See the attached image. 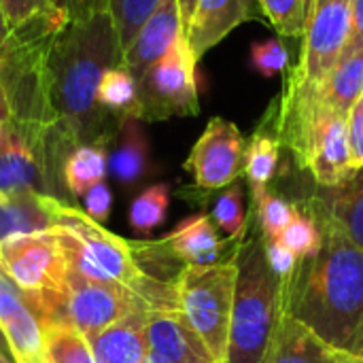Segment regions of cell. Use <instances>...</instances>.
<instances>
[{
    "label": "cell",
    "mask_w": 363,
    "mask_h": 363,
    "mask_svg": "<svg viewBox=\"0 0 363 363\" xmlns=\"http://www.w3.org/2000/svg\"><path fill=\"white\" fill-rule=\"evenodd\" d=\"M323 245L281 281L283 313L330 347L363 359V251L319 223Z\"/></svg>",
    "instance_id": "1"
},
{
    "label": "cell",
    "mask_w": 363,
    "mask_h": 363,
    "mask_svg": "<svg viewBox=\"0 0 363 363\" xmlns=\"http://www.w3.org/2000/svg\"><path fill=\"white\" fill-rule=\"evenodd\" d=\"M123 51L108 11L70 21L47 55L49 102L60 130L74 147L108 143L119 123L98 102L104 72L121 66Z\"/></svg>",
    "instance_id": "2"
},
{
    "label": "cell",
    "mask_w": 363,
    "mask_h": 363,
    "mask_svg": "<svg viewBox=\"0 0 363 363\" xmlns=\"http://www.w3.org/2000/svg\"><path fill=\"white\" fill-rule=\"evenodd\" d=\"M53 232L62 240L72 272L89 281L128 287L153 311L179 308L174 283L147 274L136 257L134 242L108 232L85 211L57 200Z\"/></svg>",
    "instance_id": "3"
},
{
    "label": "cell",
    "mask_w": 363,
    "mask_h": 363,
    "mask_svg": "<svg viewBox=\"0 0 363 363\" xmlns=\"http://www.w3.org/2000/svg\"><path fill=\"white\" fill-rule=\"evenodd\" d=\"M353 6L355 0H311L300 57L296 66H289L283 91L268 111L274 125L296 119L321 98L328 77L349 43Z\"/></svg>",
    "instance_id": "4"
},
{
    "label": "cell",
    "mask_w": 363,
    "mask_h": 363,
    "mask_svg": "<svg viewBox=\"0 0 363 363\" xmlns=\"http://www.w3.org/2000/svg\"><path fill=\"white\" fill-rule=\"evenodd\" d=\"M234 259L238 277L225 363H262L283 313L281 279L268 264L264 236L242 240Z\"/></svg>",
    "instance_id": "5"
},
{
    "label": "cell",
    "mask_w": 363,
    "mask_h": 363,
    "mask_svg": "<svg viewBox=\"0 0 363 363\" xmlns=\"http://www.w3.org/2000/svg\"><path fill=\"white\" fill-rule=\"evenodd\" d=\"M66 23H45L11 32L0 57V87L9 106V119L23 125H55L49 102L47 55Z\"/></svg>",
    "instance_id": "6"
},
{
    "label": "cell",
    "mask_w": 363,
    "mask_h": 363,
    "mask_svg": "<svg viewBox=\"0 0 363 363\" xmlns=\"http://www.w3.org/2000/svg\"><path fill=\"white\" fill-rule=\"evenodd\" d=\"M0 268L28 298L38 323L60 321L70 268L53 230L0 240Z\"/></svg>",
    "instance_id": "7"
},
{
    "label": "cell",
    "mask_w": 363,
    "mask_h": 363,
    "mask_svg": "<svg viewBox=\"0 0 363 363\" xmlns=\"http://www.w3.org/2000/svg\"><path fill=\"white\" fill-rule=\"evenodd\" d=\"M272 130L281 147L291 151L298 166L308 170L319 187H336L353 177L347 117L321 98L296 119L272 125Z\"/></svg>",
    "instance_id": "8"
},
{
    "label": "cell",
    "mask_w": 363,
    "mask_h": 363,
    "mask_svg": "<svg viewBox=\"0 0 363 363\" xmlns=\"http://www.w3.org/2000/svg\"><path fill=\"white\" fill-rule=\"evenodd\" d=\"M236 277L238 266L232 257L206 266H183L174 281L179 311L217 363L228 362Z\"/></svg>",
    "instance_id": "9"
},
{
    "label": "cell",
    "mask_w": 363,
    "mask_h": 363,
    "mask_svg": "<svg viewBox=\"0 0 363 363\" xmlns=\"http://www.w3.org/2000/svg\"><path fill=\"white\" fill-rule=\"evenodd\" d=\"M196 55L181 34L170 51L160 57L138 81L140 121H164L170 117L198 115Z\"/></svg>",
    "instance_id": "10"
},
{
    "label": "cell",
    "mask_w": 363,
    "mask_h": 363,
    "mask_svg": "<svg viewBox=\"0 0 363 363\" xmlns=\"http://www.w3.org/2000/svg\"><path fill=\"white\" fill-rule=\"evenodd\" d=\"M149 308L151 306L128 287L89 281L68 270L60 321L70 323L74 330L87 336L102 332L138 311Z\"/></svg>",
    "instance_id": "11"
},
{
    "label": "cell",
    "mask_w": 363,
    "mask_h": 363,
    "mask_svg": "<svg viewBox=\"0 0 363 363\" xmlns=\"http://www.w3.org/2000/svg\"><path fill=\"white\" fill-rule=\"evenodd\" d=\"M247 145L249 140H245L236 123L213 117L191 147L183 168L200 189L215 191L230 187L245 172Z\"/></svg>",
    "instance_id": "12"
},
{
    "label": "cell",
    "mask_w": 363,
    "mask_h": 363,
    "mask_svg": "<svg viewBox=\"0 0 363 363\" xmlns=\"http://www.w3.org/2000/svg\"><path fill=\"white\" fill-rule=\"evenodd\" d=\"M0 332L15 363H47L43 330L17 285L0 268Z\"/></svg>",
    "instance_id": "13"
},
{
    "label": "cell",
    "mask_w": 363,
    "mask_h": 363,
    "mask_svg": "<svg viewBox=\"0 0 363 363\" xmlns=\"http://www.w3.org/2000/svg\"><path fill=\"white\" fill-rule=\"evenodd\" d=\"M304 204L325 223L363 251V168L336 187H319Z\"/></svg>",
    "instance_id": "14"
},
{
    "label": "cell",
    "mask_w": 363,
    "mask_h": 363,
    "mask_svg": "<svg viewBox=\"0 0 363 363\" xmlns=\"http://www.w3.org/2000/svg\"><path fill=\"white\" fill-rule=\"evenodd\" d=\"M181 34H185V28L179 0H162L123 51L121 66L128 68L136 81H140V77L170 51Z\"/></svg>",
    "instance_id": "15"
},
{
    "label": "cell",
    "mask_w": 363,
    "mask_h": 363,
    "mask_svg": "<svg viewBox=\"0 0 363 363\" xmlns=\"http://www.w3.org/2000/svg\"><path fill=\"white\" fill-rule=\"evenodd\" d=\"M147 347L170 363H217L179 308L149 311Z\"/></svg>",
    "instance_id": "16"
},
{
    "label": "cell",
    "mask_w": 363,
    "mask_h": 363,
    "mask_svg": "<svg viewBox=\"0 0 363 363\" xmlns=\"http://www.w3.org/2000/svg\"><path fill=\"white\" fill-rule=\"evenodd\" d=\"M262 363H363V359L330 347L300 321L281 313Z\"/></svg>",
    "instance_id": "17"
},
{
    "label": "cell",
    "mask_w": 363,
    "mask_h": 363,
    "mask_svg": "<svg viewBox=\"0 0 363 363\" xmlns=\"http://www.w3.org/2000/svg\"><path fill=\"white\" fill-rule=\"evenodd\" d=\"M255 2L257 0H198L185 32L196 60L219 45L242 21L253 19Z\"/></svg>",
    "instance_id": "18"
},
{
    "label": "cell",
    "mask_w": 363,
    "mask_h": 363,
    "mask_svg": "<svg viewBox=\"0 0 363 363\" xmlns=\"http://www.w3.org/2000/svg\"><path fill=\"white\" fill-rule=\"evenodd\" d=\"M162 251L185 266H206L219 262L223 242L211 215L198 213L181 221L166 238L157 240Z\"/></svg>",
    "instance_id": "19"
},
{
    "label": "cell",
    "mask_w": 363,
    "mask_h": 363,
    "mask_svg": "<svg viewBox=\"0 0 363 363\" xmlns=\"http://www.w3.org/2000/svg\"><path fill=\"white\" fill-rule=\"evenodd\" d=\"M151 311V308H149ZM149 311H138L115 325L87 334V342L98 363H145L149 353L145 325Z\"/></svg>",
    "instance_id": "20"
},
{
    "label": "cell",
    "mask_w": 363,
    "mask_h": 363,
    "mask_svg": "<svg viewBox=\"0 0 363 363\" xmlns=\"http://www.w3.org/2000/svg\"><path fill=\"white\" fill-rule=\"evenodd\" d=\"M53 196L43 194H17L0 196V240L19 234L51 232L55 225Z\"/></svg>",
    "instance_id": "21"
},
{
    "label": "cell",
    "mask_w": 363,
    "mask_h": 363,
    "mask_svg": "<svg viewBox=\"0 0 363 363\" xmlns=\"http://www.w3.org/2000/svg\"><path fill=\"white\" fill-rule=\"evenodd\" d=\"M108 170L121 185H134L149 172V140L140 119L119 123V145L108 155Z\"/></svg>",
    "instance_id": "22"
},
{
    "label": "cell",
    "mask_w": 363,
    "mask_h": 363,
    "mask_svg": "<svg viewBox=\"0 0 363 363\" xmlns=\"http://www.w3.org/2000/svg\"><path fill=\"white\" fill-rule=\"evenodd\" d=\"M363 94V45L351 51H342L338 64L328 77L321 91V100L349 117L351 106Z\"/></svg>",
    "instance_id": "23"
},
{
    "label": "cell",
    "mask_w": 363,
    "mask_h": 363,
    "mask_svg": "<svg viewBox=\"0 0 363 363\" xmlns=\"http://www.w3.org/2000/svg\"><path fill=\"white\" fill-rule=\"evenodd\" d=\"M106 145L108 143H91L70 151L64 164V185L70 198H81L87 189L104 181L108 170Z\"/></svg>",
    "instance_id": "24"
},
{
    "label": "cell",
    "mask_w": 363,
    "mask_h": 363,
    "mask_svg": "<svg viewBox=\"0 0 363 363\" xmlns=\"http://www.w3.org/2000/svg\"><path fill=\"white\" fill-rule=\"evenodd\" d=\"M100 106L117 119V123L134 117L140 119L138 81L123 66H113L104 72L98 87Z\"/></svg>",
    "instance_id": "25"
},
{
    "label": "cell",
    "mask_w": 363,
    "mask_h": 363,
    "mask_svg": "<svg viewBox=\"0 0 363 363\" xmlns=\"http://www.w3.org/2000/svg\"><path fill=\"white\" fill-rule=\"evenodd\" d=\"M281 157V143L270 128L268 119L257 128V132L251 136L247 145V162H245V174L255 191L268 189V183L277 174Z\"/></svg>",
    "instance_id": "26"
},
{
    "label": "cell",
    "mask_w": 363,
    "mask_h": 363,
    "mask_svg": "<svg viewBox=\"0 0 363 363\" xmlns=\"http://www.w3.org/2000/svg\"><path fill=\"white\" fill-rule=\"evenodd\" d=\"M43 351L47 363H98L87 338L64 321H43Z\"/></svg>",
    "instance_id": "27"
},
{
    "label": "cell",
    "mask_w": 363,
    "mask_h": 363,
    "mask_svg": "<svg viewBox=\"0 0 363 363\" xmlns=\"http://www.w3.org/2000/svg\"><path fill=\"white\" fill-rule=\"evenodd\" d=\"M170 206V187L166 183H155L143 189L130 204L128 221L134 234L149 236L153 230H157L166 217Z\"/></svg>",
    "instance_id": "28"
},
{
    "label": "cell",
    "mask_w": 363,
    "mask_h": 363,
    "mask_svg": "<svg viewBox=\"0 0 363 363\" xmlns=\"http://www.w3.org/2000/svg\"><path fill=\"white\" fill-rule=\"evenodd\" d=\"M285 249H289L298 259L315 255L323 245V232L319 228V221L311 213V208L304 202L294 204V217L283 230V234L277 240Z\"/></svg>",
    "instance_id": "29"
},
{
    "label": "cell",
    "mask_w": 363,
    "mask_h": 363,
    "mask_svg": "<svg viewBox=\"0 0 363 363\" xmlns=\"http://www.w3.org/2000/svg\"><path fill=\"white\" fill-rule=\"evenodd\" d=\"M11 32H21L43 23H68L53 0H0Z\"/></svg>",
    "instance_id": "30"
},
{
    "label": "cell",
    "mask_w": 363,
    "mask_h": 363,
    "mask_svg": "<svg viewBox=\"0 0 363 363\" xmlns=\"http://www.w3.org/2000/svg\"><path fill=\"white\" fill-rule=\"evenodd\" d=\"M162 0H108V13L113 17L121 51L130 47L143 23L160 6Z\"/></svg>",
    "instance_id": "31"
},
{
    "label": "cell",
    "mask_w": 363,
    "mask_h": 363,
    "mask_svg": "<svg viewBox=\"0 0 363 363\" xmlns=\"http://www.w3.org/2000/svg\"><path fill=\"white\" fill-rule=\"evenodd\" d=\"M213 221L215 225L230 238L242 240L247 232V211H245V194L240 183H232L213 206Z\"/></svg>",
    "instance_id": "32"
},
{
    "label": "cell",
    "mask_w": 363,
    "mask_h": 363,
    "mask_svg": "<svg viewBox=\"0 0 363 363\" xmlns=\"http://www.w3.org/2000/svg\"><path fill=\"white\" fill-rule=\"evenodd\" d=\"M253 200H255V211H257L262 236L270 242H277L294 217V204L287 202L285 198H281L279 194L270 191V189L255 191Z\"/></svg>",
    "instance_id": "33"
},
{
    "label": "cell",
    "mask_w": 363,
    "mask_h": 363,
    "mask_svg": "<svg viewBox=\"0 0 363 363\" xmlns=\"http://www.w3.org/2000/svg\"><path fill=\"white\" fill-rule=\"evenodd\" d=\"M257 4L281 36H304L311 0H257Z\"/></svg>",
    "instance_id": "34"
},
{
    "label": "cell",
    "mask_w": 363,
    "mask_h": 363,
    "mask_svg": "<svg viewBox=\"0 0 363 363\" xmlns=\"http://www.w3.org/2000/svg\"><path fill=\"white\" fill-rule=\"evenodd\" d=\"M251 68L272 79L285 70H289V49L281 38H266L251 45Z\"/></svg>",
    "instance_id": "35"
},
{
    "label": "cell",
    "mask_w": 363,
    "mask_h": 363,
    "mask_svg": "<svg viewBox=\"0 0 363 363\" xmlns=\"http://www.w3.org/2000/svg\"><path fill=\"white\" fill-rule=\"evenodd\" d=\"M347 125H349L351 168L359 170V168H363V94L351 106L349 117H347Z\"/></svg>",
    "instance_id": "36"
},
{
    "label": "cell",
    "mask_w": 363,
    "mask_h": 363,
    "mask_svg": "<svg viewBox=\"0 0 363 363\" xmlns=\"http://www.w3.org/2000/svg\"><path fill=\"white\" fill-rule=\"evenodd\" d=\"M111 204H113V194L108 189V185L102 181L98 185H94L91 189L85 191L83 196V206H85V215L91 217L98 223H104L111 215Z\"/></svg>",
    "instance_id": "37"
},
{
    "label": "cell",
    "mask_w": 363,
    "mask_h": 363,
    "mask_svg": "<svg viewBox=\"0 0 363 363\" xmlns=\"http://www.w3.org/2000/svg\"><path fill=\"white\" fill-rule=\"evenodd\" d=\"M55 9L70 21H83L96 13L108 11V0H53Z\"/></svg>",
    "instance_id": "38"
},
{
    "label": "cell",
    "mask_w": 363,
    "mask_h": 363,
    "mask_svg": "<svg viewBox=\"0 0 363 363\" xmlns=\"http://www.w3.org/2000/svg\"><path fill=\"white\" fill-rule=\"evenodd\" d=\"M266 240V238H264ZM266 255H268V264H270V268L274 270V274L281 279V281H285V279H289L291 277V272H294V268H296V262H298V257L289 251V249H285L283 245H279V242H270V240H266Z\"/></svg>",
    "instance_id": "39"
},
{
    "label": "cell",
    "mask_w": 363,
    "mask_h": 363,
    "mask_svg": "<svg viewBox=\"0 0 363 363\" xmlns=\"http://www.w3.org/2000/svg\"><path fill=\"white\" fill-rule=\"evenodd\" d=\"M363 45V0H355L353 6V26H351V36L345 47V51L357 49Z\"/></svg>",
    "instance_id": "40"
},
{
    "label": "cell",
    "mask_w": 363,
    "mask_h": 363,
    "mask_svg": "<svg viewBox=\"0 0 363 363\" xmlns=\"http://www.w3.org/2000/svg\"><path fill=\"white\" fill-rule=\"evenodd\" d=\"M196 2H198V0H179V9H181V17H183V28H185V32H187V28H189V21H191Z\"/></svg>",
    "instance_id": "41"
},
{
    "label": "cell",
    "mask_w": 363,
    "mask_h": 363,
    "mask_svg": "<svg viewBox=\"0 0 363 363\" xmlns=\"http://www.w3.org/2000/svg\"><path fill=\"white\" fill-rule=\"evenodd\" d=\"M9 40H11V30L6 26L4 13H2V6H0V57L4 55V51L9 47Z\"/></svg>",
    "instance_id": "42"
},
{
    "label": "cell",
    "mask_w": 363,
    "mask_h": 363,
    "mask_svg": "<svg viewBox=\"0 0 363 363\" xmlns=\"http://www.w3.org/2000/svg\"><path fill=\"white\" fill-rule=\"evenodd\" d=\"M6 121H9V106L4 100V91L0 87V123H6Z\"/></svg>",
    "instance_id": "43"
},
{
    "label": "cell",
    "mask_w": 363,
    "mask_h": 363,
    "mask_svg": "<svg viewBox=\"0 0 363 363\" xmlns=\"http://www.w3.org/2000/svg\"><path fill=\"white\" fill-rule=\"evenodd\" d=\"M145 363H170V362H168V359H164V357H160L157 353L149 351V353H147V357H145Z\"/></svg>",
    "instance_id": "44"
},
{
    "label": "cell",
    "mask_w": 363,
    "mask_h": 363,
    "mask_svg": "<svg viewBox=\"0 0 363 363\" xmlns=\"http://www.w3.org/2000/svg\"><path fill=\"white\" fill-rule=\"evenodd\" d=\"M0 363H15V362H13L11 353H6V351H2V349H0Z\"/></svg>",
    "instance_id": "45"
},
{
    "label": "cell",
    "mask_w": 363,
    "mask_h": 363,
    "mask_svg": "<svg viewBox=\"0 0 363 363\" xmlns=\"http://www.w3.org/2000/svg\"><path fill=\"white\" fill-rule=\"evenodd\" d=\"M0 349L9 353V347H6V340H4V336H2V332H0Z\"/></svg>",
    "instance_id": "46"
},
{
    "label": "cell",
    "mask_w": 363,
    "mask_h": 363,
    "mask_svg": "<svg viewBox=\"0 0 363 363\" xmlns=\"http://www.w3.org/2000/svg\"><path fill=\"white\" fill-rule=\"evenodd\" d=\"M2 138H4V123H0V147H2Z\"/></svg>",
    "instance_id": "47"
},
{
    "label": "cell",
    "mask_w": 363,
    "mask_h": 363,
    "mask_svg": "<svg viewBox=\"0 0 363 363\" xmlns=\"http://www.w3.org/2000/svg\"><path fill=\"white\" fill-rule=\"evenodd\" d=\"M0 196H2V194H0Z\"/></svg>",
    "instance_id": "48"
}]
</instances>
